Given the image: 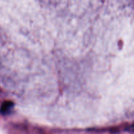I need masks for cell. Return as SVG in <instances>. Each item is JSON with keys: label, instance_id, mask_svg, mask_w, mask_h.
<instances>
[{"label": "cell", "instance_id": "6da1fadb", "mask_svg": "<svg viewBox=\"0 0 134 134\" xmlns=\"http://www.w3.org/2000/svg\"><path fill=\"white\" fill-rule=\"evenodd\" d=\"M14 106V103L12 101H5L1 105V108H0V112L3 114V115H5L7 114L8 113L10 112V110H11L12 108Z\"/></svg>", "mask_w": 134, "mask_h": 134}]
</instances>
